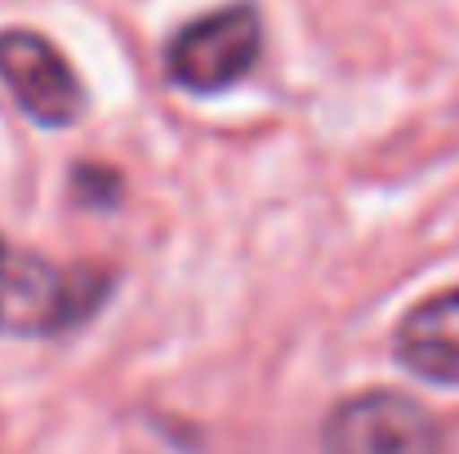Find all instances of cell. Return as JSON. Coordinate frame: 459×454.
<instances>
[{
    "label": "cell",
    "instance_id": "obj_1",
    "mask_svg": "<svg viewBox=\"0 0 459 454\" xmlns=\"http://www.w3.org/2000/svg\"><path fill=\"white\" fill-rule=\"evenodd\" d=\"M103 290L108 281L94 272H67L0 245V334H58L103 299Z\"/></svg>",
    "mask_w": 459,
    "mask_h": 454
},
{
    "label": "cell",
    "instance_id": "obj_3",
    "mask_svg": "<svg viewBox=\"0 0 459 454\" xmlns=\"http://www.w3.org/2000/svg\"><path fill=\"white\" fill-rule=\"evenodd\" d=\"M325 454H442L437 419L406 392H361L330 410Z\"/></svg>",
    "mask_w": 459,
    "mask_h": 454
},
{
    "label": "cell",
    "instance_id": "obj_4",
    "mask_svg": "<svg viewBox=\"0 0 459 454\" xmlns=\"http://www.w3.org/2000/svg\"><path fill=\"white\" fill-rule=\"evenodd\" d=\"M0 81L36 125L67 130L85 112L81 76L58 54V45H49L36 31H22V27L0 31Z\"/></svg>",
    "mask_w": 459,
    "mask_h": 454
},
{
    "label": "cell",
    "instance_id": "obj_5",
    "mask_svg": "<svg viewBox=\"0 0 459 454\" xmlns=\"http://www.w3.org/2000/svg\"><path fill=\"white\" fill-rule=\"evenodd\" d=\"M397 356L437 383H459V290L415 303L397 325Z\"/></svg>",
    "mask_w": 459,
    "mask_h": 454
},
{
    "label": "cell",
    "instance_id": "obj_2",
    "mask_svg": "<svg viewBox=\"0 0 459 454\" xmlns=\"http://www.w3.org/2000/svg\"><path fill=\"white\" fill-rule=\"evenodd\" d=\"M264 49V22L250 4L192 18L165 49V72L187 94H223L250 76Z\"/></svg>",
    "mask_w": 459,
    "mask_h": 454
}]
</instances>
